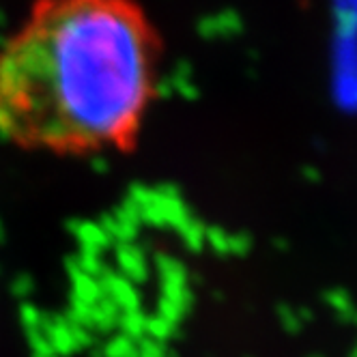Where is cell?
Masks as SVG:
<instances>
[{
	"instance_id": "5bb4252c",
	"label": "cell",
	"mask_w": 357,
	"mask_h": 357,
	"mask_svg": "<svg viewBox=\"0 0 357 357\" xmlns=\"http://www.w3.org/2000/svg\"><path fill=\"white\" fill-rule=\"evenodd\" d=\"M355 349H357V342H355Z\"/></svg>"
},
{
	"instance_id": "7c38bea8",
	"label": "cell",
	"mask_w": 357,
	"mask_h": 357,
	"mask_svg": "<svg viewBox=\"0 0 357 357\" xmlns=\"http://www.w3.org/2000/svg\"><path fill=\"white\" fill-rule=\"evenodd\" d=\"M349 357H357V349H355V347H353V351L349 353Z\"/></svg>"
},
{
	"instance_id": "30bf717a",
	"label": "cell",
	"mask_w": 357,
	"mask_h": 357,
	"mask_svg": "<svg viewBox=\"0 0 357 357\" xmlns=\"http://www.w3.org/2000/svg\"><path fill=\"white\" fill-rule=\"evenodd\" d=\"M278 317H280V323H282L284 331H289V334H297V331L301 329L299 314H295L291 308H287V305H282V308L278 310Z\"/></svg>"
},
{
	"instance_id": "5b68a950",
	"label": "cell",
	"mask_w": 357,
	"mask_h": 357,
	"mask_svg": "<svg viewBox=\"0 0 357 357\" xmlns=\"http://www.w3.org/2000/svg\"><path fill=\"white\" fill-rule=\"evenodd\" d=\"M119 325L123 329V336L132 338V340H140L144 338V327H146V317L140 310H132V312H125L119 319Z\"/></svg>"
},
{
	"instance_id": "277c9868",
	"label": "cell",
	"mask_w": 357,
	"mask_h": 357,
	"mask_svg": "<svg viewBox=\"0 0 357 357\" xmlns=\"http://www.w3.org/2000/svg\"><path fill=\"white\" fill-rule=\"evenodd\" d=\"M101 357H138V342L123 334L114 336L101 349Z\"/></svg>"
},
{
	"instance_id": "7a4b0ae2",
	"label": "cell",
	"mask_w": 357,
	"mask_h": 357,
	"mask_svg": "<svg viewBox=\"0 0 357 357\" xmlns=\"http://www.w3.org/2000/svg\"><path fill=\"white\" fill-rule=\"evenodd\" d=\"M43 334L50 340V344L54 347L59 357H69L73 353L93 347L91 331L67 319H45Z\"/></svg>"
},
{
	"instance_id": "4fadbf2b",
	"label": "cell",
	"mask_w": 357,
	"mask_h": 357,
	"mask_svg": "<svg viewBox=\"0 0 357 357\" xmlns=\"http://www.w3.org/2000/svg\"><path fill=\"white\" fill-rule=\"evenodd\" d=\"M308 357H325V355H321V353H312V355H308Z\"/></svg>"
},
{
	"instance_id": "3957f363",
	"label": "cell",
	"mask_w": 357,
	"mask_h": 357,
	"mask_svg": "<svg viewBox=\"0 0 357 357\" xmlns=\"http://www.w3.org/2000/svg\"><path fill=\"white\" fill-rule=\"evenodd\" d=\"M119 325V310L112 303H93L91 305V329L108 334Z\"/></svg>"
},
{
	"instance_id": "52a82bcc",
	"label": "cell",
	"mask_w": 357,
	"mask_h": 357,
	"mask_svg": "<svg viewBox=\"0 0 357 357\" xmlns=\"http://www.w3.org/2000/svg\"><path fill=\"white\" fill-rule=\"evenodd\" d=\"M138 357H176V355L168 347V342H158L144 336L138 340Z\"/></svg>"
},
{
	"instance_id": "6da1fadb",
	"label": "cell",
	"mask_w": 357,
	"mask_h": 357,
	"mask_svg": "<svg viewBox=\"0 0 357 357\" xmlns=\"http://www.w3.org/2000/svg\"><path fill=\"white\" fill-rule=\"evenodd\" d=\"M162 56L138 0H35L0 43V136L56 158L132 153Z\"/></svg>"
},
{
	"instance_id": "ba28073f",
	"label": "cell",
	"mask_w": 357,
	"mask_h": 357,
	"mask_svg": "<svg viewBox=\"0 0 357 357\" xmlns=\"http://www.w3.org/2000/svg\"><path fill=\"white\" fill-rule=\"evenodd\" d=\"M43 323H45V317L37 308H33V305H24L22 308V325L26 327L29 336L43 334Z\"/></svg>"
},
{
	"instance_id": "8992f818",
	"label": "cell",
	"mask_w": 357,
	"mask_h": 357,
	"mask_svg": "<svg viewBox=\"0 0 357 357\" xmlns=\"http://www.w3.org/2000/svg\"><path fill=\"white\" fill-rule=\"evenodd\" d=\"M176 331V325L162 319L160 314L158 317H146V327H144V336L146 338H153L158 342H166L174 336Z\"/></svg>"
},
{
	"instance_id": "8fae6325",
	"label": "cell",
	"mask_w": 357,
	"mask_h": 357,
	"mask_svg": "<svg viewBox=\"0 0 357 357\" xmlns=\"http://www.w3.org/2000/svg\"><path fill=\"white\" fill-rule=\"evenodd\" d=\"M327 301L338 310V317L344 314L347 310H351V305H349V301H347V297H344L342 293H331V295L327 297Z\"/></svg>"
},
{
	"instance_id": "9c48e42d",
	"label": "cell",
	"mask_w": 357,
	"mask_h": 357,
	"mask_svg": "<svg viewBox=\"0 0 357 357\" xmlns=\"http://www.w3.org/2000/svg\"><path fill=\"white\" fill-rule=\"evenodd\" d=\"M29 344H31V357H59V353L54 351L52 344H50L45 334L29 336Z\"/></svg>"
}]
</instances>
